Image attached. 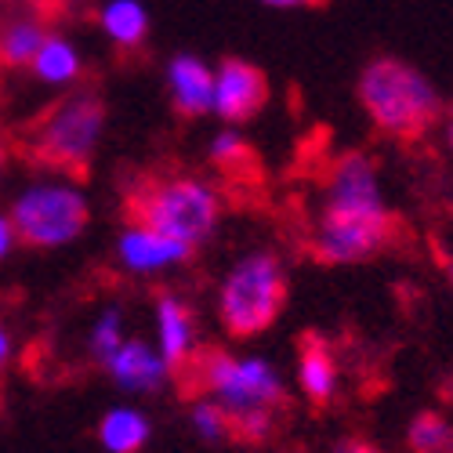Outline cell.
Instances as JSON below:
<instances>
[{
	"label": "cell",
	"mask_w": 453,
	"mask_h": 453,
	"mask_svg": "<svg viewBox=\"0 0 453 453\" xmlns=\"http://www.w3.org/2000/svg\"><path fill=\"white\" fill-rule=\"evenodd\" d=\"M203 395H211L233 421V439L265 442L273 439L283 410H287V377L269 356L229 352V349H200L188 366Z\"/></svg>",
	"instance_id": "6da1fadb"
},
{
	"label": "cell",
	"mask_w": 453,
	"mask_h": 453,
	"mask_svg": "<svg viewBox=\"0 0 453 453\" xmlns=\"http://www.w3.org/2000/svg\"><path fill=\"white\" fill-rule=\"evenodd\" d=\"M287 301L290 276L283 257L273 247H250L225 265L214 287V316L229 337L250 342L280 323Z\"/></svg>",
	"instance_id": "7a4b0ae2"
},
{
	"label": "cell",
	"mask_w": 453,
	"mask_h": 453,
	"mask_svg": "<svg viewBox=\"0 0 453 453\" xmlns=\"http://www.w3.org/2000/svg\"><path fill=\"white\" fill-rule=\"evenodd\" d=\"M356 98L373 131L395 142H413L428 134V127H435V120L442 117V98L435 84L418 65L395 55H377L359 69Z\"/></svg>",
	"instance_id": "3957f363"
},
{
	"label": "cell",
	"mask_w": 453,
	"mask_h": 453,
	"mask_svg": "<svg viewBox=\"0 0 453 453\" xmlns=\"http://www.w3.org/2000/svg\"><path fill=\"white\" fill-rule=\"evenodd\" d=\"M127 218L153 225V229L200 250L221 229L225 196L214 181L200 174H188V171L157 174V178H142L131 188Z\"/></svg>",
	"instance_id": "277c9868"
},
{
	"label": "cell",
	"mask_w": 453,
	"mask_h": 453,
	"mask_svg": "<svg viewBox=\"0 0 453 453\" xmlns=\"http://www.w3.org/2000/svg\"><path fill=\"white\" fill-rule=\"evenodd\" d=\"M109 131V105L95 88H69L29 131L26 153L41 171L81 178Z\"/></svg>",
	"instance_id": "5b68a950"
},
{
	"label": "cell",
	"mask_w": 453,
	"mask_h": 453,
	"mask_svg": "<svg viewBox=\"0 0 453 453\" xmlns=\"http://www.w3.org/2000/svg\"><path fill=\"white\" fill-rule=\"evenodd\" d=\"M4 211L19 233V247L29 250H65L91 225V196L84 193L81 178L55 171L22 181Z\"/></svg>",
	"instance_id": "8992f818"
},
{
	"label": "cell",
	"mask_w": 453,
	"mask_h": 453,
	"mask_svg": "<svg viewBox=\"0 0 453 453\" xmlns=\"http://www.w3.org/2000/svg\"><path fill=\"white\" fill-rule=\"evenodd\" d=\"M395 236V218L385 214H342L319 211L312 229V257L319 265H359L381 254Z\"/></svg>",
	"instance_id": "52a82bcc"
},
{
	"label": "cell",
	"mask_w": 453,
	"mask_h": 453,
	"mask_svg": "<svg viewBox=\"0 0 453 453\" xmlns=\"http://www.w3.org/2000/svg\"><path fill=\"white\" fill-rule=\"evenodd\" d=\"M193 257H196V247H188L134 218H124L117 236H112V265L131 280H160L167 273L185 269Z\"/></svg>",
	"instance_id": "ba28073f"
},
{
	"label": "cell",
	"mask_w": 453,
	"mask_h": 453,
	"mask_svg": "<svg viewBox=\"0 0 453 453\" xmlns=\"http://www.w3.org/2000/svg\"><path fill=\"white\" fill-rule=\"evenodd\" d=\"M323 211H342V214H385V185L373 157L363 149L342 153L323 178Z\"/></svg>",
	"instance_id": "9c48e42d"
},
{
	"label": "cell",
	"mask_w": 453,
	"mask_h": 453,
	"mask_svg": "<svg viewBox=\"0 0 453 453\" xmlns=\"http://www.w3.org/2000/svg\"><path fill=\"white\" fill-rule=\"evenodd\" d=\"M265 105H269V73L265 69L240 58V55H225L221 62H214L211 117H218L221 124L243 127Z\"/></svg>",
	"instance_id": "30bf717a"
},
{
	"label": "cell",
	"mask_w": 453,
	"mask_h": 453,
	"mask_svg": "<svg viewBox=\"0 0 453 453\" xmlns=\"http://www.w3.org/2000/svg\"><path fill=\"white\" fill-rule=\"evenodd\" d=\"M98 370L109 377L112 388L131 395V399H153L174 381V370L164 363L157 345L145 342V337H134V334H127L124 345L112 352Z\"/></svg>",
	"instance_id": "8fae6325"
},
{
	"label": "cell",
	"mask_w": 453,
	"mask_h": 453,
	"mask_svg": "<svg viewBox=\"0 0 453 453\" xmlns=\"http://www.w3.org/2000/svg\"><path fill=\"white\" fill-rule=\"evenodd\" d=\"M153 345L164 356V363L178 373H185L200 356V323L196 309L178 290H157L153 297Z\"/></svg>",
	"instance_id": "7c38bea8"
},
{
	"label": "cell",
	"mask_w": 453,
	"mask_h": 453,
	"mask_svg": "<svg viewBox=\"0 0 453 453\" xmlns=\"http://www.w3.org/2000/svg\"><path fill=\"white\" fill-rule=\"evenodd\" d=\"M164 88L167 102L181 120L211 117V91H214V65L203 55L174 51L164 62Z\"/></svg>",
	"instance_id": "4fadbf2b"
},
{
	"label": "cell",
	"mask_w": 453,
	"mask_h": 453,
	"mask_svg": "<svg viewBox=\"0 0 453 453\" xmlns=\"http://www.w3.org/2000/svg\"><path fill=\"white\" fill-rule=\"evenodd\" d=\"M294 381H297V392L312 406H330L337 399V392H342V366H337V356L326 337L305 334L297 342Z\"/></svg>",
	"instance_id": "5bb4252c"
},
{
	"label": "cell",
	"mask_w": 453,
	"mask_h": 453,
	"mask_svg": "<svg viewBox=\"0 0 453 453\" xmlns=\"http://www.w3.org/2000/svg\"><path fill=\"white\" fill-rule=\"evenodd\" d=\"M88 73V58H84V48L73 41L69 33L62 29H48L44 44L36 48L33 62H29V77L36 84H44L51 91H69L84 81Z\"/></svg>",
	"instance_id": "9a60e30c"
},
{
	"label": "cell",
	"mask_w": 453,
	"mask_h": 453,
	"mask_svg": "<svg viewBox=\"0 0 453 453\" xmlns=\"http://www.w3.org/2000/svg\"><path fill=\"white\" fill-rule=\"evenodd\" d=\"M95 29L102 33V41L112 51L134 55L149 44L153 15H149L145 0H102L98 12H95Z\"/></svg>",
	"instance_id": "2e32d148"
},
{
	"label": "cell",
	"mask_w": 453,
	"mask_h": 453,
	"mask_svg": "<svg viewBox=\"0 0 453 453\" xmlns=\"http://www.w3.org/2000/svg\"><path fill=\"white\" fill-rule=\"evenodd\" d=\"M95 439L105 453H142L153 442V418L131 403L109 406L95 425Z\"/></svg>",
	"instance_id": "e0dca14e"
},
{
	"label": "cell",
	"mask_w": 453,
	"mask_h": 453,
	"mask_svg": "<svg viewBox=\"0 0 453 453\" xmlns=\"http://www.w3.org/2000/svg\"><path fill=\"white\" fill-rule=\"evenodd\" d=\"M48 26L36 15H15L0 26V65L4 69H29L36 48L44 44Z\"/></svg>",
	"instance_id": "ac0fdd59"
},
{
	"label": "cell",
	"mask_w": 453,
	"mask_h": 453,
	"mask_svg": "<svg viewBox=\"0 0 453 453\" xmlns=\"http://www.w3.org/2000/svg\"><path fill=\"white\" fill-rule=\"evenodd\" d=\"M124 337H127V312H124V305L112 301V305L95 312V319L88 326V337H84V349L95 359V366H102L112 352L124 345Z\"/></svg>",
	"instance_id": "d6986e66"
},
{
	"label": "cell",
	"mask_w": 453,
	"mask_h": 453,
	"mask_svg": "<svg viewBox=\"0 0 453 453\" xmlns=\"http://www.w3.org/2000/svg\"><path fill=\"white\" fill-rule=\"evenodd\" d=\"M185 425H188V432H193V439L196 442H203V446H225L233 439V421H229V413H225L211 395H196L193 403H188V410H185Z\"/></svg>",
	"instance_id": "ffe728a7"
},
{
	"label": "cell",
	"mask_w": 453,
	"mask_h": 453,
	"mask_svg": "<svg viewBox=\"0 0 453 453\" xmlns=\"http://www.w3.org/2000/svg\"><path fill=\"white\" fill-rule=\"evenodd\" d=\"M406 442L413 453H453V425L435 410H425L410 421Z\"/></svg>",
	"instance_id": "44dd1931"
},
{
	"label": "cell",
	"mask_w": 453,
	"mask_h": 453,
	"mask_svg": "<svg viewBox=\"0 0 453 453\" xmlns=\"http://www.w3.org/2000/svg\"><path fill=\"white\" fill-rule=\"evenodd\" d=\"M207 160L218 171H236L250 160V142L236 124H221L207 142Z\"/></svg>",
	"instance_id": "7402d4cb"
},
{
	"label": "cell",
	"mask_w": 453,
	"mask_h": 453,
	"mask_svg": "<svg viewBox=\"0 0 453 453\" xmlns=\"http://www.w3.org/2000/svg\"><path fill=\"white\" fill-rule=\"evenodd\" d=\"M15 352H19V342H15V330L12 323L0 316V373H4L12 363H15Z\"/></svg>",
	"instance_id": "603a6c76"
},
{
	"label": "cell",
	"mask_w": 453,
	"mask_h": 453,
	"mask_svg": "<svg viewBox=\"0 0 453 453\" xmlns=\"http://www.w3.org/2000/svg\"><path fill=\"white\" fill-rule=\"evenodd\" d=\"M15 250H19V233H15L8 211H0V265H4Z\"/></svg>",
	"instance_id": "cb8c5ba5"
},
{
	"label": "cell",
	"mask_w": 453,
	"mask_h": 453,
	"mask_svg": "<svg viewBox=\"0 0 453 453\" xmlns=\"http://www.w3.org/2000/svg\"><path fill=\"white\" fill-rule=\"evenodd\" d=\"M261 8H269V12H301V8H316L323 4V0H257Z\"/></svg>",
	"instance_id": "d4e9b609"
},
{
	"label": "cell",
	"mask_w": 453,
	"mask_h": 453,
	"mask_svg": "<svg viewBox=\"0 0 453 453\" xmlns=\"http://www.w3.org/2000/svg\"><path fill=\"white\" fill-rule=\"evenodd\" d=\"M330 453H381V449L370 446V442H363V439H337V442L330 446Z\"/></svg>",
	"instance_id": "484cf974"
},
{
	"label": "cell",
	"mask_w": 453,
	"mask_h": 453,
	"mask_svg": "<svg viewBox=\"0 0 453 453\" xmlns=\"http://www.w3.org/2000/svg\"><path fill=\"white\" fill-rule=\"evenodd\" d=\"M442 145H446V153L453 157V112L442 120Z\"/></svg>",
	"instance_id": "4316f807"
},
{
	"label": "cell",
	"mask_w": 453,
	"mask_h": 453,
	"mask_svg": "<svg viewBox=\"0 0 453 453\" xmlns=\"http://www.w3.org/2000/svg\"><path fill=\"white\" fill-rule=\"evenodd\" d=\"M8 157H12V149H8L4 138H0V174H4V167H8Z\"/></svg>",
	"instance_id": "83f0119b"
},
{
	"label": "cell",
	"mask_w": 453,
	"mask_h": 453,
	"mask_svg": "<svg viewBox=\"0 0 453 453\" xmlns=\"http://www.w3.org/2000/svg\"><path fill=\"white\" fill-rule=\"evenodd\" d=\"M62 4H65V8H77V4H84V0H62Z\"/></svg>",
	"instance_id": "f1b7e54d"
},
{
	"label": "cell",
	"mask_w": 453,
	"mask_h": 453,
	"mask_svg": "<svg viewBox=\"0 0 453 453\" xmlns=\"http://www.w3.org/2000/svg\"><path fill=\"white\" fill-rule=\"evenodd\" d=\"M449 283H453V257H449Z\"/></svg>",
	"instance_id": "f546056e"
}]
</instances>
